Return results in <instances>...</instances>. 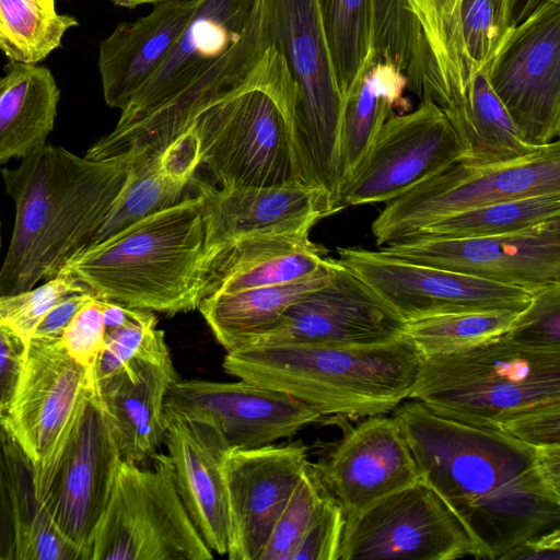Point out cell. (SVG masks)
<instances>
[{"instance_id": "obj_1", "label": "cell", "mask_w": 560, "mask_h": 560, "mask_svg": "<svg viewBox=\"0 0 560 560\" xmlns=\"http://www.w3.org/2000/svg\"><path fill=\"white\" fill-rule=\"evenodd\" d=\"M420 480L459 520L478 559L499 560L524 540L560 525V488L535 446L494 428L442 417L419 401L394 410Z\"/></svg>"}, {"instance_id": "obj_2", "label": "cell", "mask_w": 560, "mask_h": 560, "mask_svg": "<svg viewBox=\"0 0 560 560\" xmlns=\"http://www.w3.org/2000/svg\"><path fill=\"white\" fill-rule=\"evenodd\" d=\"M132 171L129 155L90 160L48 144L16 168L2 167L15 221L0 269V296L55 278L86 249L119 207Z\"/></svg>"}, {"instance_id": "obj_3", "label": "cell", "mask_w": 560, "mask_h": 560, "mask_svg": "<svg viewBox=\"0 0 560 560\" xmlns=\"http://www.w3.org/2000/svg\"><path fill=\"white\" fill-rule=\"evenodd\" d=\"M422 357L408 336L368 346L259 343L228 351L226 374L287 394L322 416L394 411L415 385Z\"/></svg>"}, {"instance_id": "obj_4", "label": "cell", "mask_w": 560, "mask_h": 560, "mask_svg": "<svg viewBox=\"0 0 560 560\" xmlns=\"http://www.w3.org/2000/svg\"><path fill=\"white\" fill-rule=\"evenodd\" d=\"M296 103L298 85L288 62L268 46L246 77L214 98L190 126L200 142V165L218 186L307 185Z\"/></svg>"}, {"instance_id": "obj_5", "label": "cell", "mask_w": 560, "mask_h": 560, "mask_svg": "<svg viewBox=\"0 0 560 560\" xmlns=\"http://www.w3.org/2000/svg\"><path fill=\"white\" fill-rule=\"evenodd\" d=\"M206 260L201 199L185 196L70 259L61 272L98 299L174 315L198 308Z\"/></svg>"}, {"instance_id": "obj_6", "label": "cell", "mask_w": 560, "mask_h": 560, "mask_svg": "<svg viewBox=\"0 0 560 560\" xmlns=\"http://www.w3.org/2000/svg\"><path fill=\"white\" fill-rule=\"evenodd\" d=\"M408 398L442 417L497 429L524 410L560 400V349L522 346L501 336L422 358Z\"/></svg>"}, {"instance_id": "obj_7", "label": "cell", "mask_w": 560, "mask_h": 560, "mask_svg": "<svg viewBox=\"0 0 560 560\" xmlns=\"http://www.w3.org/2000/svg\"><path fill=\"white\" fill-rule=\"evenodd\" d=\"M269 46L298 85L296 133L306 183L340 208L338 144L343 97L329 47L323 0H256Z\"/></svg>"}, {"instance_id": "obj_8", "label": "cell", "mask_w": 560, "mask_h": 560, "mask_svg": "<svg viewBox=\"0 0 560 560\" xmlns=\"http://www.w3.org/2000/svg\"><path fill=\"white\" fill-rule=\"evenodd\" d=\"M96 383L94 369L75 362L60 338L26 342L19 380L0 428L30 463L42 505Z\"/></svg>"}, {"instance_id": "obj_9", "label": "cell", "mask_w": 560, "mask_h": 560, "mask_svg": "<svg viewBox=\"0 0 560 560\" xmlns=\"http://www.w3.org/2000/svg\"><path fill=\"white\" fill-rule=\"evenodd\" d=\"M152 459L149 469L119 462L89 560L213 559L177 492L167 453Z\"/></svg>"}, {"instance_id": "obj_10", "label": "cell", "mask_w": 560, "mask_h": 560, "mask_svg": "<svg viewBox=\"0 0 560 560\" xmlns=\"http://www.w3.org/2000/svg\"><path fill=\"white\" fill-rule=\"evenodd\" d=\"M460 0H371L370 50L394 65L420 102L452 119L470 83L458 47Z\"/></svg>"}, {"instance_id": "obj_11", "label": "cell", "mask_w": 560, "mask_h": 560, "mask_svg": "<svg viewBox=\"0 0 560 560\" xmlns=\"http://www.w3.org/2000/svg\"><path fill=\"white\" fill-rule=\"evenodd\" d=\"M560 194V142L528 158L503 163H454L386 202L371 231L378 247L441 218L492 202Z\"/></svg>"}, {"instance_id": "obj_12", "label": "cell", "mask_w": 560, "mask_h": 560, "mask_svg": "<svg viewBox=\"0 0 560 560\" xmlns=\"http://www.w3.org/2000/svg\"><path fill=\"white\" fill-rule=\"evenodd\" d=\"M478 559L450 508L421 480L346 517L338 560Z\"/></svg>"}, {"instance_id": "obj_13", "label": "cell", "mask_w": 560, "mask_h": 560, "mask_svg": "<svg viewBox=\"0 0 560 560\" xmlns=\"http://www.w3.org/2000/svg\"><path fill=\"white\" fill-rule=\"evenodd\" d=\"M523 138L542 147L560 132V0H541L486 66Z\"/></svg>"}, {"instance_id": "obj_14", "label": "cell", "mask_w": 560, "mask_h": 560, "mask_svg": "<svg viewBox=\"0 0 560 560\" xmlns=\"http://www.w3.org/2000/svg\"><path fill=\"white\" fill-rule=\"evenodd\" d=\"M338 260L405 323L488 310H525L535 293L457 271L410 262L380 250L338 248Z\"/></svg>"}, {"instance_id": "obj_15", "label": "cell", "mask_w": 560, "mask_h": 560, "mask_svg": "<svg viewBox=\"0 0 560 560\" xmlns=\"http://www.w3.org/2000/svg\"><path fill=\"white\" fill-rule=\"evenodd\" d=\"M469 159V149L433 102L393 114L382 126L340 198L341 208L388 202L450 165Z\"/></svg>"}, {"instance_id": "obj_16", "label": "cell", "mask_w": 560, "mask_h": 560, "mask_svg": "<svg viewBox=\"0 0 560 560\" xmlns=\"http://www.w3.org/2000/svg\"><path fill=\"white\" fill-rule=\"evenodd\" d=\"M380 252L536 293L560 283V218L503 235L400 240Z\"/></svg>"}, {"instance_id": "obj_17", "label": "cell", "mask_w": 560, "mask_h": 560, "mask_svg": "<svg viewBox=\"0 0 560 560\" xmlns=\"http://www.w3.org/2000/svg\"><path fill=\"white\" fill-rule=\"evenodd\" d=\"M121 460L96 381L42 506L78 560H89L94 529Z\"/></svg>"}, {"instance_id": "obj_18", "label": "cell", "mask_w": 560, "mask_h": 560, "mask_svg": "<svg viewBox=\"0 0 560 560\" xmlns=\"http://www.w3.org/2000/svg\"><path fill=\"white\" fill-rule=\"evenodd\" d=\"M164 413L215 428L231 448H253L292 438L323 416L287 394L241 380H178L168 389Z\"/></svg>"}, {"instance_id": "obj_19", "label": "cell", "mask_w": 560, "mask_h": 560, "mask_svg": "<svg viewBox=\"0 0 560 560\" xmlns=\"http://www.w3.org/2000/svg\"><path fill=\"white\" fill-rule=\"evenodd\" d=\"M405 327L368 284L336 259L324 285L294 303L272 328L247 345L368 346L399 338Z\"/></svg>"}, {"instance_id": "obj_20", "label": "cell", "mask_w": 560, "mask_h": 560, "mask_svg": "<svg viewBox=\"0 0 560 560\" xmlns=\"http://www.w3.org/2000/svg\"><path fill=\"white\" fill-rule=\"evenodd\" d=\"M307 462L301 440L226 452L230 560H259Z\"/></svg>"}, {"instance_id": "obj_21", "label": "cell", "mask_w": 560, "mask_h": 560, "mask_svg": "<svg viewBox=\"0 0 560 560\" xmlns=\"http://www.w3.org/2000/svg\"><path fill=\"white\" fill-rule=\"evenodd\" d=\"M255 0H205L149 81L121 109V133L176 104L214 67L241 36Z\"/></svg>"}, {"instance_id": "obj_22", "label": "cell", "mask_w": 560, "mask_h": 560, "mask_svg": "<svg viewBox=\"0 0 560 560\" xmlns=\"http://www.w3.org/2000/svg\"><path fill=\"white\" fill-rule=\"evenodd\" d=\"M314 465L345 517L420 480L394 416H371L349 428Z\"/></svg>"}, {"instance_id": "obj_23", "label": "cell", "mask_w": 560, "mask_h": 560, "mask_svg": "<svg viewBox=\"0 0 560 560\" xmlns=\"http://www.w3.org/2000/svg\"><path fill=\"white\" fill-rule=\"evenodd\" d=\"M192 183L201 199L206 254L244 236L310 233L318 221L338 212L325 191L303 183L270 187Z\"/></svg>"}, {"instance_id": "obj_24", "label": "cell", "mask_w": 560, "mask_h": 560, "mask_svg": "<svg viewBox=\"0 0 560 560\" xmlns=\"http://www.w3.org/2000/svg\"><path fill=\"white\" fill-rule=\"evenodd\" d=\"M163 444L191 522L212 552L226 555L229 517L223 459L231 448L229 443L210 424L165 415Z\"/></svg>"}, {"instance_id": "obj_25", "label": "cell", "mask_w": 560, "mask_h": 560, "mask_svg": "<svg viewBox=\"0 0 560 560\" xmlns=\"http://www.w3.org/2000/svg\"><path fill=\"white\" fill-rule=\"evenodd\" d=\"M178 380L164 343L98 383L122 459L141 465L158 453L165 434V397Z\"/></svg>"}, {"instance_id": "obj_26", "label": "cell", "mask_w": 560, "mask_h": 560, "mask_svg": "<svg viewBox=\"0 0 560 560\" xmlns=\"http://www.w3.org/2000/svg\"><path fill=\"white\" fill-rule=\"evenodd\" d=\"M205 0L155 4L147 15L121 22L101 43L98 70L105 103L124 109L160 67Z\"/></svg>"}, {"instance_id": "obj_27", "label": "cell", "mask_w": 560, "mask_h": 560, "mask_svg": "<svg viewBox=\"0 0 560 560\" xmlns=\"http://www.w3.org/2000/svg\"><path fill=\"white\" fill-rule=\"evenodd\" d=\"M326 253V248L311 241L308 232L237 238L206 254L203 299L303 279L329 261Z\"/></svg>"}, {"instance_id": "obj_28", "label": "cell", "mask_w": 560, "mask_h": 560, "mask_svg": "<svg viewBox=\"0 0 560 560\" xmlns=\"http://www.w3.org/2000/svg\"><path fill=\"white\" fill-rule=\"evenodd\" d=\"M406 89L405 75L394 65L369 51L364 66L343 96L338 144L340 198L384 122L398 105H404Z\"/></svg>"}, {"instance_id": "obj_29", "label": "cell", "mask_w": 560, "mask_h": 560, "mask_svg": "<svg viewBox=\"0 0 560 560\" xmlns=\"http://www.w3.org/2000/svg\"><path fill=\"white\" fill-rule=\"evenodd\" d=\"M335 261L329 258L319 270L296 281L210 295L198 310L218 342L232 351L272 328L289 307L324 285Z\"/></svg>"}, {"instance_id": "obj_30", "label": "cell", "mask_w": 560, "mask_h": 560, "mask_svg": "<svg viewBox=\"0 0 560 560\" xmlns=\"http://www.w3.org/2000/svg\"><path fill=\"white\" fill-rule=\"evenodd\" d=\"M0 89V165L24 159L46 144L60 91L44 66L12 61Z\"/></svg>"}, {"instance_id": "obj_31", "label": "cell", "mask_w": 560, "mask_h": 560, "mask_svg": "<svg viewBox=\"0 0 560 560\" xmlns=\"http://www.w3.org/2000/svg\"><path fill=\"white\" fill-rule=\"evenodd\" d=\"M0 497L12 530L10 558L78 560L36 499L30 463L1 428Z\"/></svg>"}, {"instance_id": "obj_32", "label": "cell", "mask_w": 560, "mask_h": 560, "mask_svg": "<svg viewBox=\"0 0 560 560\" xmlns=\"http://www.w3.org/2000/svg\"><path fill=\"white\" fill-rule=\"evenodd\" d=\"M453 127L469 149L466 161L474 163H509L539 153L550 144L537 147L523 138L492 90L486 67L472 75L465 110Z\"/></svg>"}, {"instance_id": "obj_33", "label": "cell", "mask_w": 560, "mask_h": 560, "mask_svg": "<svg viewBox=\"0 0 560 560\" xmlns=\"http://www.w3.org/2000/svg\"><path fill=\"white\" fill-rule=\"evenodd\" d=\"M556 218H560V194L534 195L505 199L441 218L400 240L503 235Z\"/></svg>"}, {"instance_id": "obj_34", "label": "cell", "mask_w": 560, "mask_h": 560, "mask_svg": "<svg viewBox=\"0 0 560 560\" xmlns=\"http://www.w3.org/2000/svg\"><path fill=\"white\" fill-rule=\"evenodd\" d=\"M521 312L488 310L436 315L407 323L405 335L422 358L448 354L503 336Z\"/></svg>"}, {"instance_id": "obj_35", "label": "cell", "mask_w": 560, "mask_h": 560, "mask_svg": "<svg viewBox=\"0 0 560 560\" xmlns=\"http://www.w3.org/2000/svg\"><path fill=\"white\" fill-rule=\"evenodd\" d=\"M79 22L36 0H0V49L12 61L36 65L61 45Z\"/></svg>"}, {"instance_id": "obj_36", "label": "cell", "mask_w": 560, "mask_h": 560, "mask_svg": "<svg viewBox=\"0 0 560 560\" xmlns=\"http://www.w3.org/2000/svg\"><path fill=\"white\" fill-rule=\"evenodd\" d=\"M326 31L342 97L370 50L371 0H323Z\"/></svg>"}, {"instance_id": "obj_37", "label": "cell", "mask_w": 560, "mask_h": 560, "mask_svg": "<svg viewBox=\"0 0 560 560\" xmlns=\"http://www.w3.org/2000/svg\"><path fill=\"white\" fill-rule=\"evenodd\" d=\"M514 0H460L458 47L468 78L486 67L513 28Z\"/></svg>"}, {"instance_id": "obj_38", "label": "cell", "mask_w": 560, "mask_h": 560, "mask_svg": "<svg viewBox=\"0 0 560 560\" xmlns=\"http://www.w3.org/2000/svg\"><path fill=\"white\" fill-rule=\"evenodd\" d=\"M329 491L310 460L278 518L259 560H293V557Z\"/></svg>"}, {"instance_id": "obj_39", "label": "cell", "mask_w": 560, "mask_h": 560, "mask_svg": "<svg viewBox=\"0 0 560 560\" xmlns=\"http://www.w3.org/2000/svg\"><path fill=\"white\" fill-rule=\"evenodd\" d=\"M83 292L92 290L73 275L62 271L39 287L16 294L1 295L0 320L27 342L36 326L56 304L72 294Z\"/></svg>"}, {"instance_id": "obj_40", "label": "cell", "mask_w": 560, "mask_h": 560, "mask_svg": "<svg viewBox=\"0 0 560 560\" xmlns=\"http://www.w3.org/2000/svg\"><path fill=\"white\" fill-rule=\"evenodd\" d=\"M166 343L153 312L133 308L131 318L106 334L94 374L102 383L127 368L135 359Z\"/></svg>"}, {"instance_id": "obj_41", "label": "cell", "mask_w": 560, "mask_h": 560, "mask_svg": "<svg viewBox=\"0 0 560 560\" xmlns=\"http://www.w3.org/2000/svg\"><path fill=\"white\" fill-rule=\"evenodd\" d=\"M503 336L522 346L560 349V283L536 292Z\"/></svg>"}, {"instance_id": "obj_42", "label": "cell", "mask_w": 560, "mask_h": 560, "mask_svg": "<svg viewBox=\"0 0 560 560\" xmlns=\"http://www.w3.org/2000/svg\"><path fill=\"white\" fill-rule=\"evenodd\" d=\"M103 304L104 300L92 296L78 311L60 337L67 353L89 370L94 369L105 345Z\"/></svg>"}, {"instance_id": "obj_43", "label": "cell", "mask_w": 560, "mask_h": 560, "mask_svg": "<svg viewBox=\"0 0 560 560\" xmlns=\"http://www.w3.org/2000/svg\"><path fill=\"white\" fill-rule=\"evenodd\" d=\"M345 521L341 506L329 492L312 520L293 560H338Z\"/></svg>"}, {"instance_id": "obj_44", "label": "cell", "mask_w": 560, "mask_h": 560, "mask_svg": "<svg viewBox=\"0 0 560 560\" xmlns=\"http://www.w3.org/2000/svg\"><path fill=\"white\" fill-rule=\"evenodd\" d=\"M497 429L532 446L560 443V400L524 410Z\"/></svg>"}, {"instance_id": "obj_45", "label": "cell", "mask_w": 560, "mask_h": 560, "mask_svg": "<svg viewBox=\"0 0 560 560\" xmlns=\"http://www.w3.org/2000/svg\"><path fill=\"white\" fill-rule=\"evenodd\" d=\"M26 342L0 320V418L19 380Z\"/></svg>"}, {"instance_id": "obj_46", "label": "cell", "mask_w": 560, "mask_h": 560, "mask_svg": "<svg viewBox=\"0 0 560 560\" xmlns=\"http://www.w3.org/2000/svg\"><path fill=\"white\" fill-rule=\"evenodd\" d=\"M92 292L72 294L56 304L36 326L31 338H60L78 311L92 298Z\"/></svg>"}, {"instance_id": "obj_47", "label": "cell", "mask_w": 560, "mask_h": 560, "mask_svg": "<svg viewBox=\"0 0 560 560\" xmlns=\"http://www.w3.org/2000/svg\"><path fill=\"white\" fill-rule=\"evenodd\" d=\"M499 560H560V527L524 540Z\"/></svg>"}, {"instance_id": "obj_48", "label": "cell", "mask_w": 560, "mask_h": 560, "mask_svg": "<svg viewBox=\"0 0 560 560\" xmlns=\"http://www.w3.org/2000/svg\"><path fill=\"white\" fill-rule=\"evenodd\" d=\"M541 0H514L512 23L513 26L522 22Z\"/></svg>"}, {"instance_id": "obj_49", "label": "cell", "mask_w": 560, "mask_h": 560, "mask_svg": "<svg viewBox=\"0 0 560 560\" xmlns=\"http://www.w3.org/2000/svg\"><path fill=\"white\" fill-rule=\"evenodd\" d=\"M114 4L124 7L127 9H132L142 4H159L167 1H174V0H109Z\"/></svg>"}, {"instance_id": "obj_50", "label": "cell", "mask_w": 560, "mask_h": 560, "mask_svg": "<svg viewBox=\"0 0 560 560\" xmlns=\"http://www.w3.org/2000/svg\"><path fill=\"white\" fill-rule=\"evenodd\" d=\"M39 2L43 7L50 11H55V0H36Z\"/></svg>"}, {"instance_id": "obj_51", "label": "cell", "mask_w": 560, "mask_h": 560, "mask_svg": "<svg viewBox=\"0 0 560 560\" xmlns=\"http://www.w3.org/2000/svg\"><path fill=\"white\" fill-rule=\"evenodd\" d=\"M2 83H3V77H0V89H1Z\"/></svg>"}, {"instance_id": "obj_52", "label": "cell", "mask_w": 560, "mask_h": 560, "mask_svg": "<svg viewBox=\"0 0 560 560\" xmlns=\"http://www.w3.org/2000/svg\"><path fill=\"white\" fill-rule=\"evenodd\" d=\"M0 248H1V224H0Z\"/></svg>"}]
</instances>
